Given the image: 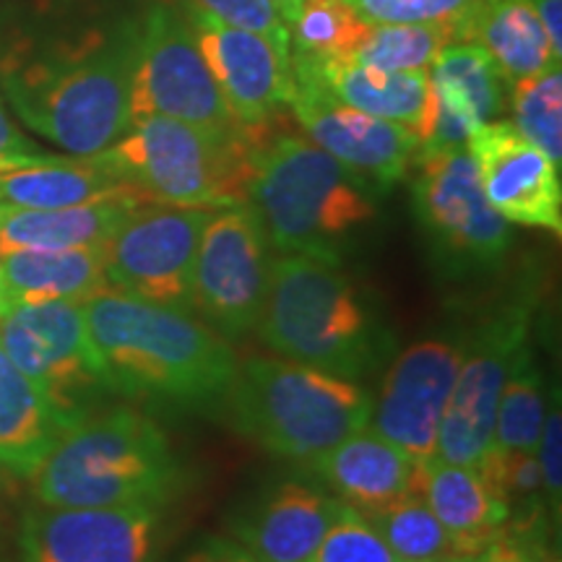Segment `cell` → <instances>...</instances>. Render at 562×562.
<instances>
[{"label": "cell", "mask_w": 562, "mask_h": 562, "mask_svg": "<svg viewBox=\"0 0 562 562\" xmlns=\"http://www.w3.org/2000/svg\"><path fill=\"white\" fill-rule=\"evenodd\" d=\"M140 16H117L68 40L16 47L0 63V89L34 133L89 157L131 131Z\"/></svg>", "instance_id": "1"}, {"label": "cell", "mask_w": 562, "mask_h": 562, "mask_svg": "<svg viewBox=\"0 0 562 562\" xmlns=\"http://www.w3.org/2000/svg\"><path fill=\"white\" fill-rule=\"evenodd\" d=\"M81 311L112 393L172 409L224 402L237 360L191 313L117 290L83 300Z\"/></svg>", "instance_id": "2"}, {"label": "cell", "mask_w": 562, "mask_h": 562, "mask_svg": "<svg viewBox=\"0 0 562 562\" xmlns=\"http://www.w3.org/2000/svg\"><path fill=\"white\" fill-rule=\"evenodd\" d=\"M266 125L250 146L248 203L273 252L341 266L378 216L372 188L311 138Z\"/></svg>", "instance_id": "3"}, {"label": "cell", "mask_w": 562, "mask_h": 562, "mask_svg": "<svg viewBox=\"0 0 562 562\" xmlns=\"http://www.w3.org/2000/svg\"><path fill=\"white\" fill-rule=\"evenodd\" d=\"M30 476L42 505L157 510L180 487V463L146 414L104 406L68 425Z\"/></svg>", "instance_id": "4"}, {"label": "cell", "mask_w": 562, "mask_h": 562, "mask_svg": "<svg viewBox=\"0 0 562 562\" xmlns=\"http://www.w3.org/2000/svg\"><path fill=\"white\" fill-rule=\"evenodd\" d=\"M258 334L286 360L341 378L368 375L393 341L360 286L341 266L273 252Z\"/></svg>", "instance_id": "5"}, {"label": "cell", "mask_w": 562, "mask_h": 562, "mask_svg": "<svg viewBox=\"0 0 562 562\" xmlns=\"http://www.w3.org/2000/svg\"><path fill=\"white\" fill-rule=\"evenodd\" d=\"M224 402L237 430L273 456L305 463L364 430L372 414L360 383L286 357L237 364Z\"/></svg>", "instance_id": "6"}, {"label": "cell", "mask_w": 562, "mask_h": 562, "mask_svg": "<svg viewBox=\"0 0 562 562\" xmlns=\"http://www.w3.org/2000/svg\"><path fill=\"white\" fill-rule=\"evenodd\" d=\"M243 136H214L170 117H144L100 151V159L146 201L172 206L224 209L248 203L250 146Z\"/></svg>", "instance_id": "7"}, {"label": "cell", "mask_w": 562, "mask_h": 562, "mask_svg": "<svg viewBox=\"0 0 562 562\" xmlns=\"http://www.w3.org/2000/svg\"><path fill=\"white\" fill-rule=\"evenodd\" d=\"M412 203L432 258L451 279L495 271L513 245L510 222L484 199L469 149L419 151Z\"/></svg>", "instance_id": "8"}, {"label": "cell", "mask_w": 562, "mask_h": 562, "mask_svg": "<svg viewBox=\"0 0 562 562\" xmlns=\"http://www.w3.org/2000/svg\"><path fill=\"white\" fill-rule=\"evenodd\" d=\"M170 117L214 136H243L237 121L203 60L191 24L178 5L159 0L140 16V45L133 76V123Z\"/></svg>", "instance_id": "9"}, {"label": "cell", "mask_w": 562, "mask_h": 562, "mask_svg": "<svg viewBox=\"0 0 562 562\" xmlns=\"http://www.w3.org/2000/svg\"><path fill=\"white\" fill-rule=\"evenodd\" d=\"M0 349L68 425L115 396L91 347L81 302H40L0 313Z\"/></svg>", "instance_id": "10"}, {"label": "cell", "mask_w": 562, "mask_h": 562, "mask_svg": "<svg viewBox=\"0 0 562 562\" xmlns=\"http://www.w3.org/2000/svg\"><path fill=\"white\" fill-rule=\"evenodd\" d=\"M529 347L531 294L503 302L476 323L467 344H461V364L440 422L438 459L480 467L492 446L501 393Z\"/></svg>", "instance_id": "11"}, {"label": "cell", "mask_w": 562, "mask_h": 562, "mask_svg": "<svg viewBox=\"0 0 562 562\" xmlns=\"http://www.w3.org/2000/svg\"><path fill=\"white\" fill-rule=\"evenodd\" d=\"M214 211L159 201L138 203L102 245L110 290L191 313L195 252Z\"/></svg>", "instance_id": "12"}, {"label": "cell", "mask_w": 562, "mask_h": 562, "mask_svg": "<svg viewBox=\"0 0 562 562\" xmlns=\"http://www.w3.org/2000/svg\"><path fill=\"white\" fill-rule=\"evenodd\" d=\"M273 248L250 203L216 209L203 227L193 269V311L216 331L243 336L261 318Z\"/></svg>", "instance_id": "13"}, {"label": "cell", "mask_w": 562, "mask_h": 562, "mask_svg": "<svg viewBox=\"0 0 562 562\" xmlns=\"http://www.w3.org/2000/svg\"><path fill=\"white\" fill-rule=\"evenodd\" d=\"M292 74L290 110L305 138L370 188H389L406 178L419 157V140L409 128L349 108L305 70L292 68Z\"/></svg>", "instance_id": "14"}, {"label": "cell", "mask_w": 562, "mask_h": 562, "mask_svg": "<svg viewBox=\"0 0 562 562\" xmlns=\"http://www.w3.org/2000/svg\"><path fill=\"white\" fill-rule=\"evenodd\" d=\"M167 3L178 5L188 19L216 87L245 128L271 123L281 110L290 108L294 94L292 53L281 50L263 34L224 24L186 0Z\"/></svg>", "instance_id": "15"}, {"label": "cell", "mask_w": 562, "mask_h": 562, "mask_svg": "<svg viewBox=\"0 0 562 562\" xmlns=\"http://www.w3.org/2000/svg\"><path fill=\"white\" fill-rule=\"evenodd\" d=\"M461 344L422 339L393 360L378 402H372L368 427L398 446L412 459H432L456 372Z\"/></svg>", "instance_id": "16"}, {"label": "cell", "mask_w": 562, "mask_h": 562, "mask_svg": "<svg viewBox=\"0 0 562 562\" xmlns=\"http://www.w3.org/2000/svg\"><path fill=\"white\" fill-rule=\"evenodd\" d=\"M159 516L154 508H58L24 516L19 562H151Z\"/></svg>", "instance_id": "17"}, {"label": "cell", "mask_w": 562, "mask_h": 562, "mask_svg": "<svg viewBox=\"0 0 562 562\" xmlns=\"http://www.w3.org/2000/svg\"><path fill=\"white\" fill-rule=\"evenodd\" d=\"M476 175L490 206L524 227L562 232L560 167L526 140L510 121L480 125L469 138Z\"/></svg>", "instance_id": "18"}, {"label": "cell", "mask_w": 562, "mask_h": 562, "mask_svg": "<svg viewBox=\"0 0 562 562\" xmlns=\"http://www.w3.org/2000/svg\"><path fill=\"white\" fill-rule=\"evenodd\" d=\"M341 501L297 480H281L237 508L229 533L261 562H311Z\"/></svg>", "instance_id": "19"}, {"label": "cell", "mask_w": 562, "mask_h": 562, "mask_svg": "<svg viewBox=\"0 0 562 562\" xmlns=\"http://www.w3.org/2000/svg\"><path fill=\"white\" fill-rule=\"evenodd\" d=\"M311 472L341 503L360 513L383 508L419 490V461L370 427L307 461Z\"/></svg>", "instance_id": "20"}, {"label": "cell", "mask_w": 562, "mask_h": 562, "mask_svg": "<svg viewBox=\"0 0 562 562\" xmlns=\"http://www.w3.org/2000/svg\"><path fill=\"white\" fill-rule=\"evenodd\" d=\"M292 68L305 70L349 108L404 125L417 136L430 102L427 70H381L355 60H321L305 55H292Z\"/></svg>", "instance_id": "21"}, {"label": "cell", "mask_w": 562, "mask_h": 562, "mask_svg": "<svg viewBox=\"0 0 562 562\" xmlns=\"http://www.w3.org/2000/svg\"><path fill=\"white\" fill-rule=\"evenodd\" d=\"M108 290L102 245L0 256V313L40 302H83Z\"/></svg>", "instance_id": "22"}, {"label": "cell", "mask_w": 562, "mask_h": 562, "mask_svg": "<svg viewBox=\"0 0 562 562\" xmlns=\"http://www.w3.org/2000/svg\"><path fill=\"white\" fill-rule=\"evenodd\" d=\"M419 490L463 554H480L508 529V508L472 467L438 456L419 461Z\"/></svg>", "instance_id": "23"}, {"label": "cell", "mask_w": 562, "mask_h": 562, "mask_svg": "<svg viewBox=\"0 0 562 562\" xmlns=\"http://www.w3.org/2000/svg\"><path fill=\"white\" fill-rule=\"evenodd\" d=\"M115 199H144L117 178L100 154L55 157L0 175V201L21 209H68ZM146 201V199H144Z\"/></svg>", "instance_id": "24"}, {"label": "cell", "mask_w": 562, "mask_h": 562, "mask_svg": "<svg viewBox=\"0 0 562 562\" xmlns=\"http://www.w3.org/2000/svg\"><path fill=\"white\" fill-rule=\"evenodd\" d=\"M144 199H115L68 209L0 203V256L16 250H70L104 245Z\"/></svg>", "instance_id": "25"}, {"label": "cell", "mask_w": 562, "mask_h": 562, "mask_svg": "<svg viewBox=\"0 0 562 562\" xmlns=\"http://www.w3.org/2000/svg\"><path fill=\"white\" fill-rule=\"evenodd\" d=\"M66 422L0 349V467L30 476Z\"/></svg>", "instance_id": "26"}, {"label": "cell", "mask_w": 562, "mask_h": 562, "mask_svg": "<svg viewBox=\"0 0 562 562\" xmlns=\"http://www.w3.org/2000/svg\"><path fill=\"white\" fill-rule=\"evenodd\" d=\"M463 40L490 53L508 87L560 63L529 0H484Z\"/></svg>", "instance_id": "27"}, {"label": "cell", "mask_w": 562, "mask_h": 562, "mask_svg": "<svg viewBox=\"0 0 562 562\" xmlns=\"http://www.w3.org/2000/svg\"><path fill=\"white\" fill-rule=\"evenodd\" d=\"M430 81L456 104H461L476 123H492L505 108V83L490 53L472 40H453L435 55Z\"/></svg>", "instance_id": "28"}, {"label": "cell", "mask_w": 562, "mask_h": 562, "mask_svg": "<svg viewBox=\"0 0 562 562\" xmlns=\"http://www.w3.org/2000/svg\"><path fill=\"white\" fill-rule=\"evenodd\" d=\"M362 516L375 526L402 562H427L448 558V554H463L446 526L435 518L430 505L422 497V490H414Z\"/></svg>", "instance_id": "29"}, {"label": "cell", "mask_w": 562, "mask_h": 562, "mask_svg": "<svg viewBox=\"0 0 562 562\" xmlns=\"http://www.w3.org/2000/svg\"><path fill=\"white\" fill-rule=\"evenodd\" d=\"M284 24L292 55L349 60L368 21L347 0H300L284 13Z\"/></svg>", "instance_id": "30"}, {"label": "cell", "mask_w": 562, "mask_h": 562, "mask_svg": "<svg viewBox=\"0 0 562 562\" xmlns=\"http://www.w3.org/2000/svg\"><path fill=\"white\" fill-rule=\"evenodd\" d=\"M544 425L542 372L533 362L531 347L524 351L516 370L501 393L495 412L490 451L495 453H537L539 432Z\"/></svg>", "instance_id": "31"}, {"label": "cell", "mask_w": 562, "mask_h": 562, "mask_svg": "<svg viewBox=\"0 0 562 562\" xmlns=\"http://www.w3.org/2000/svg\"><path fill=\"white\" fill-rule=\"evenodd\" d=\"M456 40L451 26L370 24L349 60L381 70H430L442 45Z\"/></svg>", "instance_id": "32"}, {"label": "cell", "mask_w": 562, "mask_h": 562, "mask_svg": "<svg viewBox=\"0 0 562 562\" xmlns=\"http://www.w3.org/2000/svg\"><path fill=\"white\" fill-rule=\"evenodd\" d=\"M513 125L554 167L562 165V70L558 66L510 83Z\"/></svg>", "instance_id": "33"}, {"label": "cell", "mask_w": 562, "mask_h": 562, "mask_svg": "<svg viewBox=\"0 0 562 562\" xmlns=\"http://www.w3.org/2000/svg\"><path fill=\"white\" fill-rule=\"evenodd\" d=\"M370 24H432L451 26L463 40L469 19L484 0H347Z\"/></svg>", "instance_id": "34"}, {"label": "cell", "mask_w": 562, "mask_h": 562, "mask_svg": "<svg viewBox=\"0 0 562 562\" xmlns=\"http://www.w3.org/2000/svg\"><path fill=\"white\" fill-rule=\"evenodd\" d=\"M311 562H402L368 518L341 503Z\"/></svg>", "instance_id": "35"}, {"label": "cell", "mask_w": 562, "mask_h": 562, "mask_svg": "<svg viewBox=\"0 0 562 562\" xmlns=\"http://www.w3.org/2000/svg\"><path fill=\"white\" fill-rule=\"evenodd\" d=\"M186 3L206 11L209 16L220 19L224 24L263 34L281 50L292 53L290 32H286L281 11L271 0H186Z\"/></svg>", "instance_id": "36"}, {"label": "cell", "mask_w": 562, "mask_h": 562, "mask_svg": "<svg viewBox=\"0 0 562 562\" xmlns=\"http://www.w3.org/2000/svg\"><path fill=\"white\" fill-rule=\"evenodd\" d=\"M537 463L539 476H542L547 508L554 513L560 510V492H562V419H560V393L554 391V404L544 414L542 432L537 442Z\"/></svg>", "instance_id": "37"}, {"label": "cell", "mask_w": 562, "mask_h": 562, "mask_svg": "<svg viewBox=\"0 0 562 562\" xmlns=\"http://www.w3.org/2000/svg\"><path fill=\"white\" fill-rule=\"evenodd\" d=\"M45 157L47 154L13 125L9 112H5L3 97H0V175L37 165Z\"/></svg>", "instance_id": "38"}, {"label": "cell", "mask_w": 562, "mask_h": 562, "mask_svg": "<svg viewBox=\"0 0 562 562\" xmlns=\"http://www.w3.org/2000/svg\"><path fill=\"white\" fill-rule=\"evenodd\" d=\"M178 562H261L256 554H250L235 539L206 537L201 539L193 550H188Z\"/></svg>", "instance_id": "39"}, {"label": "cell", "mask_w": 562, "mask_h": 562, "mask_svg": "<svg viewBox=\"0 0 562 562\" xmlns=\"http://www.w3.org/2000/svg\"><path fill=\"white\" fill-rule=\"evenodd\" d=\"M476 562H531V552L516 533L503 531L501 537L484 547Z\"/></svg>", "instance_id": "40"}, {"label": "cell", "mask_w": 562, "mask_h": 562, "mask_svg": "<svg viewBox=\"0 0 562 562\" xmlns=\"http://www.w3.org/2000/svg\"><path fill=\"white\" fill-rule=\"evenodd\" d=\"M537 11L539 24L550 40L554 58H562V0H529Z\"/></svg>", "instance_id": "41"}, {"label": "cell", "mask_w": 562, "mask_h": 562, "mask_svg": "<svg viewBox=\"0 0 562 562\" xmlns=\"http://www.w3.org/2000/svg\"><path fill=\"white\" fill-rule=\"evenodd\" d=\"M480 554H448V558H438V560H427V562H476Z\"/></svg>", "instance_id": "42"}, {"label": "cell", "mask_w": 562, "mask_h": 562, "mask_svg": "<svg viewBox=\"0 0 562 562\" xmlns=\"http://www.w3.org/2000/svg\"><path fill=\"white\" fill-rule=\"evenodd\" d=\"M273 5H277V9L281 11V19H284V13L290 11V9H294V5L300 3V0H271Z\"/></svg>", "instance_id": "43"}, {"label": "cell", "mask_w": 562, "mask_h": 562, "mask_svg": "<svg viewBox=\"0 0 562 562\" xmlns=\"http://www.w3.org/2000/svg\"><path fill=\"white\" fill-rule=\"evenodd\" d=\"M550 562H558V560H550Z\"/></svg>", "instance_id": "44"}, {"label": "cell", "mask_w": 562, "mask_h": 562, "mask_svg": "<svg viewBox=\"0 0 562 562\" xmlns=\"http://www.w3.org/2000/svg\"><path fill=\"white\" fill-rule=\"evenodd\" d=\"M0 203H3V201H0Z\"/></svg>", "instance_id": "45"}]
</instances>
